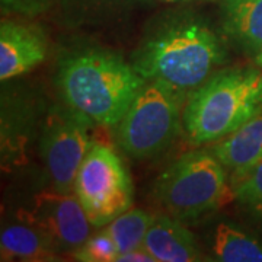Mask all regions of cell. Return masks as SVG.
<instances>
[{
    "instance_id": "cell-5",
    "label": "cell",
    "mask_w": 262,
    "mask_h": 262,
    "mask_svg": "<svg viewBox=\"0 0 262 262\" xmlns=\"http://www.w3.org/2000/svg\"><path fill=\"white\" fill-rule=\"evenodd\" d=\"M188 96L168 84L146 80L128 111L118 122V141L127 155L147 159L173 140Z\"/></svg>"
},
{
    "instance_id": "cell-9",
    "label": "cell",
    "mask_w": 262,
    "mask_h": 262,
    "mask_svg": "<svg viewBox=\"0 0 262 262\" xmlns=\"http://www.w3.org/2000/svg\"><path fill=\"white\" fill-rule=\"evenodd\" d=\"M47 39L41 29L3 20L0 25V80L25 75L47 57Z\"/></svg>"
},
{
    "instance_id": "cell-7",
    "label": "cell",
    "mask_w": 262,
    "mask_h": 262,
    "mask_svg": "<svg viewBox=\"0 0 262 262\" xmlns=\"http://www.w3.org/2000/svg\"><path fill=\"white\" fill-rule=\"evenodd\" d=\"M91 122L69 105L53 106L46 118L41 133V156L57 192L73 194L76 175L94 144L88 128Z\"/></svg>"
},
{
    "instance_id": "cell-22",
    "label": "cell",
    "mask_w": 262,
    "mask_h": 262,
    "mask_svg": "<svg viewBox=\"0 0 262 262\" xmlns=\"http://www.w3.org/2000/svg\"><path fill=\"white\" fill-rule=\"evenodd\" d=\"M83 2H88V0H83ZM94 2H102V0H94ZM105 2H110V0H105Z\"/></svg>"
},
{
    "instance_id": "cell-16",
    "label": "cell",
    "mask_w": 262,
    "mask_h": 262,
    "mask_svg": "<svg viewBox=\"0 0 262 262\" xmlns=\"http://www.w3.org/2000/svg\"><path fill=\"white\" fill-rule=\"evenodd\" d=\"M233 200L262 226V160L232 175Z\"/></svg>"
},
{
    "instance_id": "cell-10",
    "label": "cell",
    "mask_w": 262,
    "mask_h": 262,
    "mask_svg": "<svg viewBox=\"0 0 262 262\" xmlns=\"http://www.w3.org/2000/svg\"><path fill=\"white\" fill-rule=\"evenodd\" d=\"M143 246L153 255L156 262H198L207 259L192 233L182 222L168 214L153 217Z\"/></svg>"
},
{
    "instance_id": "cell-8",
    "label": "cell",
    "mask_w": 262,
    "mask_h": 262,
    "mask_svg": "<svg viewBox=\"0 0 262 262\" xmlns=\"http://www.w3.org/2000/svg\"><path fill=\"white\" fill-rule=\"evenodd\" d=\"M24 217L46 234L57 252L76 251L89 239L94 227L75 194L54 189L38 194L32 210Z\"/></svg>"
},
{
    "instance_id": "cell-18",
    "label": "cell",
    "mask_w": 262,
    "mask_h": 262,
    "mask_svg": "<svg viewBox=\"0 0 262 262\" xmlns=\"http://www.w3.org/2000/svg\"><path fill=\"white\" fill-rule=\"evenodd\" d=\"M2 9L16 15L34 18L46 13L54 3V0H0Z\"/></svg>"
},
{
    "instance_id": "cell-12",
    "label": "cell",
    "mask_w": 262,
    "mask_h": 262,
    "mask_svg": "<svg viewBox=\"0 0 262 262\" xmlns=\"http://www.w3.org/2000/svg\"><path fill=\"white\" fill-rule=\"evenodd\" d=\"M2 261H51L56 248L28 219L10 223L0 234Z\"/></svg>"
},
{
    "instance_id": "cell-6",
    "label": "cell",
    "mask_w": 262,
    "mask_h": 262,
    "mask_svg": "<svg viewBox=\"0 0 262 262\" xmlns=\"http://www.w3.org/2000/svg\"><path fill=\"white\" fill-rule=\"evenodd\" d=\"M73 194L92 226L102 227L131 208L133 185L118 155L94 143L76 175Z\"/></svg>"
},
{
    "instance_id": "cell-2",
    "label": "cell",
    "mask_w": 262,
    "mask_h": 262,
    "mask_svg": "<svg viewBox=\"0 0 262 262\" xmlns=\"http://www.w3.org/2000/svg\"><path fill=\"white\" fill-rule=\"evenodd\" d=\"M222 39L196 20H179L150 37L137 51L133 67L144 80L168 84L187 96L225 64Z\"/></svg>"
},
{
    "instance_id": "cell-19",
    "label": "cell",
    "mask_w": 262,
    "mask_h": 262,
    "mask_svg": "<svg viewBox=\"0 0 262 262\" xmlns=\"http://www.w3.org/2000/svg\"><path fill=\"white\" fill-rule=\"evenodd\" d=\"M118 262H156V259L153 258V255L144 248H136V249H131L128 252H124L121 255H118L117 258Z\"/></svg>"
},
{
    "instance_id": "cell-3",
    "label": "cell",
    "mask_w": 262,
    "mask_h": 262,
    "mask_svg": "<svg viewBox=\"0 0 262 262\" xmlns=\"http://www.w3.org/2000/svg\"><path fill=\"white\" fill-rule=\"evenodd\" d=\"M261 111V70L229 69L217 72L188 96L182 122L192 143H217Z\"/></svg>"
},
{
    "instance_id": "cell-21",
    "label": "cell",
    "mask_w": 262,
    "mask_h": 262,
    "mask_svg": "<svg viewBox=\"0 0 262 262\" xmlns=\"http://www.w3.org/2000/svg\"><path fill=\"white\" fill-rule=\"evenodd\" d=\"M165 2H187V0H165Z\"/></svg>"
},
{
    "instance_id": "cell-1",
    "label": "cell",
    "mask_w": 262,
    "mask_h": 262,
    "mask_svg": "<svg viewBox=\"0 0 262 262\" xmlns=\"http://www.w3.org/2000/svg\"><path fill=\"white\" fill-rule=\"evenodd\" d=\"M57 83L66 105L110 127L121 121L146 80L114 53L82 50L61 61Z\"/></svg>"
},
{
    "instance_id": "cell-17",
    "label": "cell",
    "mask_w": 262,
    "mask_h": 262,
    "mask_svg": "<svg viewBox=\"0 0 262 262\" xmlns=\"http://www.w3.org/2000/svg\"><path fill=\"white\" fill-rule=\"evenodd\" d=\"M118 255L117 245L105 230L89 236L82 246L73 251L75 259L83 262H114L117 261Z\"/></svg>"
},
{
    "instance_id": "cell-15",
    "label": "cell",
    "mask_w": 262,
    "mask_h": 262,
    "mask_svg": "<svg viewBox=\"0 0 262 262\" xmlns=\"http://www.w3.org/2000/svg\"><path fill=\"white\" fill-rule=\"evenodd\" d=\"M153 217L139 208H128L105 226V232L113 237L120 255L143 246Z\"/></svg>"
},
{
    "instance_id": "cell-11",
    "label": "cell",
    "mask_w": 262,
    "mask_h": 262,
    "mask_svg": "<svg viewBox=\"0 0 262 262\" xmlns=\"http://www.w3.org/2000/svg\"><path fill=\"white\" fill-rule=\"evenodd\" d=\"M226 169L239 172L262 160V111L211 147Z\"/></svg>"
},
{
    "instance_id": "cell-13",
    "label": "cell",
    "mask_w": 262,
    "mask_h": 262,
    "mask_svg": "<svg viewBox=\"0 0 262 262\" xmlns=\"http://www.w3.org/2000/svg\"><path fill=\"white\" fill-rule=\"evenodd\" d=\"M222 15L226 35L256 56L262 50V0H225Z\"/></svg>"
},
{
    "instance_id": "cell-14",
    "label": "cell",
    "mask_w": 262,
    "mask_h": 262,
    "mask_svg": "<svg viewBox=\"0 0 262 262\" xmlns=\"http://www.w3.org/2000/svg\"><path fill=\"white\" fill-rule=\"evenodd\" d=\"M215 261L262 262V242L232 223H219L210 245Z\"/></svg>"
},
{
    "instance_id": "cell-20",
    "label": "cell",
    "mask_w": 262,
    "mask_h": 262,
    "mask_svg": "<svg viewBox=\"0 0 262 262\" xmlns=\"http://www.w3.org/2000/svg\"><path fill=\"white\" fill-rule=\"evenodd\" d=\"M255 63L258 64V67H261L262 69V50L255 56Z\"/></svg>"
},
{
    "instance_id": "cell-4",
    "label": "cell",
    "mask_w": 262,
    "mask_h": 262,
    "mask_svg": "<svg viewBox=\"0 0 262 262\" xmlns=\"http://www.w3.org/2000/svg\"><path fill=\"white\" fill-rule=\"evenodd\" d=\"M233 198L226 166L210 151H191L172 163L156 184V200L179 222L196 220Z\"/></svg>"
}]
</instances>
